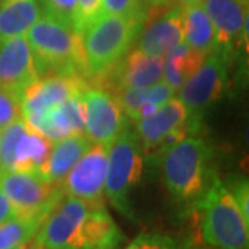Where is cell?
I'll use <instances>...</instances> for the list:
<instances>
[{
    "instance_id": "36",
    "label": "cell",
    "mask_w": 249,
    "mask_h": 249,
    "mask_svg": "<svg viewBox=\"0 0 249 249\" xmlns=\"http://www.w3.org/2000/svg\"><path fill=\"white\" fill-rule=\"evenodd\" d=\"M178 4L181 6H188V4H196V3H199L201 0H178Z\"/></svg>"
},
{
    "instance_id": "29",
    "label": "cell",
    "mask_w": 249,
    "mask_h": 249,
    "mask_svg": "<svg viewBox=\"0 0 249 249\" xmlns=\"http://www.w3.org/2000/svg\"><path fill=\"white\" fill-rule=\"evenodd\" d=\"M101 1L103 0H76V7L73 14V29L78 34L82 35L83 31L100 17Z\"/></svg>"
},
{
    "instance_id": "7",
    "label": "cell",
    "mask_w": 249,
    "mask_h": 249,
    "mask_svg": "<svg viewBox=\"0 0 249 249\" xmlns=\"http://www.w3.org/2000/svg\"><path fill=\"white\" fill-rule=\"evenodd\" d=\"M198 124L190 119V114L180 98H170L154 114L136 121V134L142 152L163 151L176 144L187 134L196 132Z\"/></svg>"
},
{
    "instance_id": "27",
    "label": "cell",
    "mask_w": 249,
    "mask_h": 249,
    "mask_svg": "<svg viewBox=\"0 0 249 249\" xmlns=\"http://www.w3.org/2000/svg\"><path fill=\"white\" fill-rule=\"evenodd\" d=\"M42 14L73 28L76 0H37Z\"/></svg>"
},
{
    "instance_id": "5",
    "label": "cell",
    "mask_w": 249,
    "mask_h": 249,
    "mask_svg": "<svg viewBox=\"0 0 249 249\" xmlns=\"http://www.w3.org/2000/svg\"><path fill=\"white\" fill-rule=\"evenodd\" d=\"M144 170V152L137 134L127 126L109 147L104 196L118 212L133 217L130 193L140 183Z\"/></svg>"
},
{
    "instance_id": "30",
    "label": "cell",
    "mask_w": 249,
    "mask_h": 249,
    "mask_svg": "<svg viewBox=\"0 0 249 249\" xmlns=\"http://www.w3.org/2000/svg\"><path fill=\"white\" fill-rule=\"evenodd\" d=\"M122 249H190L186 245L178 244V241L168 235L145 232L136 237L129 245Z\"/></svg>"
},
{
    "instance_id": "20",
    "label": "cell",
    "mask_w": 249,
    "mask_h": 249,
    "mask_svg": "<svg viewBox=\"0 0 249 249\" xmlns=\"http://www.w3.org/2000/svg\"><path fill=\"white\" fill-rule=\"evenodd\" d=\"M53 142L34 130L29 124L18 139L14 150L13 169L17 172H40L49 158Z\"/></svg>"
},
{
    "instance_id": "11",
    "label": "cell",
    "mask_w": 249,
    "mask_h": 249,
    "mask_svg": "<svg viewBox=\"0 0 249 249\" xmlns=\"http://www.w3.org/2000/svg\"><path fill=\"white\" fill-rule=\"evenodd\" d=\"M214 28L216 49L229 62L235 50L248 43V0H201Z\"/></svg>"
},
{
    "instance_id": "9",
    "label": "cell",
    "mask_w": 249,
    "mask_h": 249,
    "mask_svg": "<svg viewBox=\"0 0 249 249\" xmlns=\"http://www.w3.org/2000/svg\"><path fill=\"white\" fill-rule=\"evenodd\" d=\"M86 106L85 134L93 144L109 147L126 127V115L114 93L90 83L83 90Z\"/></svg>"
},
{
    "instance_id": "23",
    "label": "cell",
    "mask_w": 249,
    "mask_h": 249,
    "mask_svg": "<svg viewBox=\"0 0 249 249\" xmlns=\"http://www.w3.org/2000/svg\"><path fill=\"white\" fill-rule=\"evenodd\" d=\"M24 121L34 130L39 132L42 136H45L46 139L52 142H60L62 139L73 134L71 124H70L67 115L64 114L61 104L57 107L49 108L45 112L28 116Z\"/></svg>"
},
{
    "instance_id": "22",
    "label": "cell",
    "mask_w": 249,
    "mask_h": 249,
    "mask_svg": "<svg viewBox=\"0 0 249 249\" xmlns=\"http://www.w3.org/2000/svg\"><path fill=\"white\" fill-rule=\"evenodd\" d=\"M46 216H14L0 223V249H11L35 237Z\"/></svg>"
},
{
    "instance_id": "33",
    "label": "cell",
    "mask_w": 249,
    "mask_h": 249,
    "mask_svg": "<svg viewBox=\"0 0 249 249\" xmlns=\"http://www.w3.org/2000/svg\"><path fill=\"white\" fill-rule=\"evenodd\" d=\"M14 216H17L14 206L11 205L7 196L0 190V223L6 222Z\"/></svg>"
},
{
    "instance_id": "16",
    "label": "cell",
    "mask_w": 249,
    "mask_h": 249,
    "mask_svg": "<svg viewBox=\"0 0 249 249\" xmlns=\"http://www.w3.org/2000/svg\"><path fill=\"white\" fill-rule=\"evenodd\" d=\"M124 240L104 204L91 205L82 224L79 249H118Z\"/></svg>"
},
{
    "instance_id": "31",
    "label": "cell",
    "mask_w": 249,
    "mask_h": 249,
    "mask_svg": "<svg viewBox=\"0 0 249 249\" xmlns=\"http://www.w3.org/2000/svg\"><path fill=\"white\" fill-rule=\"evenodd\" d=\"M234 196L235 202L241 209L244 217L249 222V184L245 178H232L229 184H226Z\"/></svg>"
},
{
    "instance_id": "2",
    "label": "cell",
    "mask_w": 249,
    "mask_h": 249,
    "mask_svg": "<svg viewBox=\"0 0 249 249\" xmlns=\"http://www.w3.org/2000/svg\"><path fill=\"white\" fill-rule=\"evenodd\" d=\"M199 231L213 249H248L249 222L220 178H213L196 201Z\"/></svg>"
},
{
    "instance_id": "28",
    "label": "cell",
    "mask_w": 249,
    "mask_h": 249,
    "mask_svg": "<svg viewBox=\"0 0 249 249\" xmlns=\"http://www.w3.org/2000/svg\"><path fill=\"white\" fill-rule=\"evenodd\" d=\"M61 108L71 124L73 134H85L86 106H85L83 91L67 98L61 104Z\"/></svg>"
},
{
    "instance_id": "3",
    "label": "cell",
    "mask_w": 249,
    "mask_h": 249,
    "mask_svg": "<svg viewBox=\"0 0 249 249\" xmlns=\"http://www.w3.org/2000/svg\"><path fill=\"white\" fill-rule=\"evenodd\" d=\"M162 152V178L170 196L178 202H196L211 183L208 142L202 137L186 136Z\"/></svg>"
},
{
    "instance_id": "25",
    "label": "cell",
    "mask_w": 249,
    "mask_h": 249,
    "mask_svg": "<svg viewBox=\"0 0 249 249\" xmlns=\"http://www.w3.org/2000/svg\"><path fill=\"white\" fill-rule=\"evenodd\" d=\"M116 98L122 107L124 114L130 121L139 119V112L145 104L147 98V88H126L115 93Z\"/></svg>"
},
{
    "instance_id": "37",
    "label": "cell",
    "mask_w": 249,
    "mask_h": 249,
    "mask_svg": "<svg viewBox=\"0 0 249 249\" xmlns=\"http://www.w3.org/2000/svg\"><path fill=\"white\" fill-rule=\"evenodd\" d=\"M147 3H148V4H150V0H147Z\"/></svg>"
},
{
    "instance_id": "32",
    "label": "cell",
    "mask_w": 249,
    "mask_h": 249,
    "mask_svg": "<svg viewBox=\"0 0 249 249\" xmlns=\"http://www.w3.org/2000/svg\"><path fill=\"white\" fill-rule=\"evenodd\" d=\"M175 91L172 90L169 85L163 80H160L157 83H154L151 86L147 88V98L145 103L154 104L155 107H160L165 103H168L170 98L173 97Z\"/></svg>"
},
{
    "instance_id": "24",
    "label": "cell",
    "mask_w": 249,
    "mask_h": 249,
    "mask_svg": "<svg viewBox=\"0 0 249 249\" xmlns=\"http://www.w3.org/2000/svg\"><path fill=\"white\" fill-rule=\"evenodd\" d=\"M147 0H103L101 16H129V17H147Z\"/></svg>"
},
{
    "instance_id": "13",
    "label": "cell",
    "mask_w": 249,
    "mask_h": 249,
    "mask_svg": "<svg viewBox=\"0 0 249 249\" xmlns=\"http://www.w3.org/2000/svg\"><path fill=\"white\" fill-rule=\"evenodd\" d=\"M88 85L86 78L72 73H52L37 78L21 96L22 118L60 106L67 98L82 93Z\"/></svg>"
},
{
    "instance_id": "14",
    "label": "cell",
    "mask_w": 249,
    "mask_h": 249,
    "mask_svg": "<svg viewBox=\"0 0 249 249\" xmlns=\"http://www.w3.org/2000/svg\"><path fill=\"white\" fill-rule=\"evenodd\" d=\"M160 10L155 16L147 14L137 47L150 55L165 58L175 47L184 42L183 6L175 4Z\"/></svg>"
},
{
    "instance_id": "26",
    "label": "cell",
    "mask_w": 249,
    "mask_h": 249,
    "mask_svg": "<svg viewBox=\"0 0 249 249\" xmlns=\"http://www.w3.org/2000/svg\"><path fill=\"white\" fill-rule=\"evenodd\" d=\"M22 118L21 96L0 85V130Z\"/></svg>"
},
{
    "instance_id": "1",
    "label": "cell",
    "mask_w": 249,
    "mask_h": 249,
    "mask_svg": "<svg viewBox=\"0 0 249 249\" xmlns=\"http://www.w3.org/2000/svg\"><path fill=\"white\" fill-rule=\"evenodd\" d=\"M25 36L39 78L52 73H72L89 80L82 35L73 28L42 14Z\"/></svg>"
},
{
    "instance_id": "8",
    "label": "cell",
    "mask_w": 249,
    "mask_h": 249,
    "mask_svg": "<svg viewBox=\"0 0 249 249\" xmlns=\"http://www.w3.org/2000/svg\"><path fill=\"white\" fill-rule=\"evenodd\" d=\"M229 85V62L217 52L208 54L196 72L178 90V98L186 106L190 119L199 124V116L217 100Z\"/></svg>"
},
{
    "instance_id": "35",
    "label": "cell",
    "mask_w": 249,
    "mask_h": 249,
    "mask_svg": "<svg viewBox=\"0 0 249 249\" xmlns=\"http://www.w3.org/2000/svg\"><path fill=\"white\" fill-rule=\"evenodd\" d=\"M172 0H150V6L152 9H163L168 7Z\"/></svg>"
},
{
    "instance_id": "19",
    "label": "cell",
    "mask_w": 249,
    "mask_h": 249,
    "mask_svg": "<svg viewBox=\"0 0 249 249\" xmlns=\"http://www.w3.org/2000/svg\"><path fill=\"white\" fill-rule=\"evenodd\" d=\"M40 16L37 0H0V42L27 35Z\"/></svg>"
},
{
    "instance_id": "18",
    "label": "cell",
    "mask_w": 249,
    "mask_h": 249,
    "mask_svg": "<svg viewBox=\"0 0 249 249\" xmlns=\"http://www.w3.org/2000/svg\"><path fill=\"white\" fill-rule=\"evenodd\" d=\"M183 40L190 49L204 55L216 49L213 24L201 3L183 6Z\"/></svg>"
},
{
    "instance_id": "10",
    "label": "cell",
    "mask_w": 249,
    "mask_h": 249,
    "mask_svg": "<svg viewBox=\"0 0 249 249\" xmlns=\"http://www.w3.org/2000/svg\"><path fill=\"white\" fill-rule=\"evenodd\" d=\"M90 206L65 194L46 216L35 235L36 241L45 249H79L80 230Z\"/></svg>"
},
{
    "instance_id": "4",
    "label": "cell",
    "mask_w": 249,
    "mask_h": 249,
    "mask_svg": "<svg viewBox=\"0 0 249 249\" xmlns=\"http://www.w3.org/2000/svg\"><path fill=\"white\" fill-rule=\"evenodd\" d=\"M147 17L101 16L82 34L89 79L124 58L139 39Z\"/></svg>"
},
{
    "instance_id": "17",
    "label": "cell",
    "mask_w": 249,
    "mask_h": 249,
    "mask_svg": "<svg viewBox=\"0 0 249 249\" xmlns=\"http://www.w3.org/2000/svg\"><path fill=\"white\" fill-rule=\"evenodd\" d=\"M90 145L91 142L86 134H72L60 142H53L49 158L39 173H42L47 180L61 184L64 178Z\"/></svg>"
},
{
    "instance_id": "6",
    "label": "cell",
    "mask_w": 249,
    "mask_h": 249,
    "mask_svg": "<svg viewBox=\"0 0 249 249\" xmlns=\"http://www.w3.org/2000/svg\"><path fill=\"white\" fill-rule=\"evenodd\" d=\"M0 190L17 216H47L65 196L60 183L47 180L39 172H0Z\"/></svg>"
},
{
    "instance_id": "21",
    "label": "cell",
    "mask_w": 249,
    "mask_h": 249,
    "mask_svg": "<svg viewBox=\"0 0 249 249\" xmlns=\"http://www.w3.org/2000/svg\"><path fill=\"white\" fill-rule=\"evenodd\" d=\"M204 54L198 53L196 50L190 49L183 42L181 45L175 47L165 58L163 61V76L165 82L169 85L172 90L176 93L181 89V86L190 79L196 70L204 62Z\"/></svg>"
},
{
    "instance_id": "12",
    "label": "cell",
    "mask_w": 249,
    "mask_h": 249,
    "mask_svg": "<svg viewBox=\"0 0 249 249\" xmlns=\"http://www.w3.org/2000/svg\"><path fill=\"white\" fill-rule=\"evenodd\" d=\"M107 160L108 148L91 144L62 180L64 193L90 205L104 204Z\"/></svg>"
},
{
    "instance_id": "15",
    "label": "cell",
    "mask_w": 249,
    "mask_h": 249,
    "mask_svg": "<svg viewBox=\"0 0 249 249\" xmlns=\"http://www.w3.org/2000/svg\"><path fill=\"white\" fill-rule=\"evenodd\" d=\"M39 78L27 36L19 35L0 42V85L22 96Z\"/></svg>"
},
{
    "instance_id": "34",
    "label": "cell",
    "mask_w": 249,
    "mask_h": 249,
    "mask_svg": "<svg viewBox=\"0 0 249 249\" xmlns=\"http://www.w3.org/2000/svg\"><path fill=\"white\" fill-rule=\"evenodd\" d=\"M11 249H45L34 237L32 240L27 241V242H24V244H21V245H18V247H14V248Z\"/></svg>"
}]
</instances>
